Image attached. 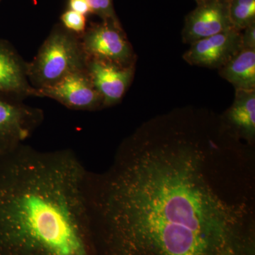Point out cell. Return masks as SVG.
I'll return each instance as SVG.
<instances>
[{"mask_svg":"<svg viewBox=\"0 0 255 255\" xmlns=\"http://www.w3.org/2000/svg\"><path fill=\"white\" fill-rule=\"evenodd\" d=\"M85 179L97 255H255L253 155L214 114L150 119Z\"/></svg>","mask_w":255,"mask_h":255,"instance_id":"1","label":"cell"},{"mask_svg":"<svg viewBox=\"0 0 255 255\" xmlns=\"http://www.w3.org/2000/svg\"><path fill=\"white\" fill-rule=\"evenodd\" d=\"M87 169L70 149L0 153V255H97L85 201Z\"/></svg>","mask_w":255,"mask_h":255,"instance_id":"2","label":"cell"},{"mask_svg":"<svg viewBox=\"0 0 255 255\" xmlns=\"http://www.w3.org/2000/svg\"><path fill=\"white\" fill-rule=\"evenodd\" d=\"M87 61L80 38L72 32L55 29L43 42L34 59L27 63L28 80L37 91L85 70Z\"/></svg>","mask_w":255,"mask_h":255,"instance_id":"3","label":"cell"},{"mask_svg":"<svg viewBox=\"0 0 255 255\" xmlns=\"http://www.w3.org/2000/svg\"><path fill=\"white\" fill-rule=\"evenodd\" d=\"M80 40L87 58L122 66L135 65L136 56L118 21L95 25L84 32Z\"/></svg>","mask_w":255,"mask_h":255,"instance_id":"4","label":"cell"},{"mask_svg":"<svg viewBox=\"0 0 255 255\" xmlns=\"http://www.w3.org/2000/svg\"><path fill=\"white\" fill-rule=\"evenodd\" d=\"M0 93V153L12 150L31 136L43 120L41 110Z\"/></svg>","mask_w":255,"mask_h":255,"instance_id":"5","label":"cell"},{"mask_svg":"<svg viewBox=\"0 0 255 255\" xmlns=\"http://www.w3.org/2000/svg\"><path fill=\"white\" fill-rule=\"evenodd\" d=\"M231 0H199L185 18L182 36L184 43L198 41L233 28L230 16Z\"/></svg>","mask_w":255,"mask_h":255,"instance_id":"6","label":"cell"},{"mask_svg":"<svg viewBox=\"0 0 255 255\" xmlns=\"http://www.w3.org/2000/svg\"><path fill=\"white\" fill-rule=\"evenodd\" d=\"M37 96L56 100L74 110L103 108L102 99L94 87L87 70L67 75L52 86L37 90Z\"/></svg>","mask_w":255,"mask_h":255,"instance_id":"7","label":"cell"},{"mask_svg":"<svg viewBox=\"0 0 255 255\" xmlns=\"http://www.w3.org/2000/svg\"><path fill=\"white\" fill-rule=\"evenodd\" d=\"M242 49L241 31L231 28L193 42L183 58L191 65L219 70Z\"/></svg>","mask_w":255,"mask_h":255,"instance_id":"8","label":"cell"},{"mask_svg":"<svg viewBox=\"0 0 255 255\" xmlns=\"http://www.w3.org/2000/svg\"><path fill=\"white\" fill-rule=\"evenodd\" d=\"M86 70L94 87L102 97L105 108L117 105L123 99L133 79L135 65L122 66L87 58Z\"/></svg>","mask_w":255,"mask_h":255,"instance_id":"9","label":"cell"},{"mask_svg":"<svg viewBox=\"0 0 255 255\" xmlns=\"http://www.w3.org/2000/svg\"><path fill=\"white\" fill-rule=\"evenodd\" d=\"M0 93L7 96H37L28 80L27 63L7 42L0 40Z\"/></svg>","mask_w":255,"mask_h":255,"instance_id":"10","label":"cell"},{"mask_svg":"<svg viewBox=\"0 0 255 255\" xmlns=\"http://www.w3.org/2000/svg\"><path fill=\"white\" fill-rule=\"evenodd\" d=\"M226 129L253 145L255 138V90H236L234 102L221 115Z\"/></svg>","mask_w":255,"mask_h":255,"instance_id":"11","label":"cell"},{"mask_svg":"<svg viewBox=\"0 0 255 255\" xmlns=\"http://www.w3.org/2000/svg\"><path fill=\"white\" fill-rule=\"evenodd\" d=\"M219 72L236 90H255V49L243 48Z\"/></svg>","mask_w":255,"mask_h":255,"instance_id":"12","label":"cell"},{"mask_svg":"<svg viewBox=\"0 0 255 255\" xmlns=\"http://www.w3.org/2000/svg\"><path fill=\"white\" fill-rule=\"evenodd\" d=\"M230 16L233 28L243 31L255 22V0H231Z\"/></svg>","mask_w":255,"mask_h":255,"instance_id":"13","label":"cell"},{"mask_svg":"<svg viewBox=\"0 0 255 255\" xmlns=\"http://www.w3.org/2000/svg\"><path fill=\"white\" fill-rule=\"evenodd\" d=\"M61 21L64 26L72 33H82L86 31V18L85 16L73 10H68L63 13Z\"/></svg>","mask_w":255,"mask_h":255,"instance_id":"14","label":"cell"},{"mask_svg":"<svg viewBox=\"0 0 255 255\" xmlns=\"http://www.w3.org/2000/svg\"><path fill=\"white\" fill-rule=\"evenodd\" d=\"M92 13L100 15L105 21H117L113 9L112 0H87Z\"/></svg>","mask_w":255,"mask_h":255,"instance_id":"15","label":"cell"},{"mask_svg":"<svg viewBox=\"0 0 255 255\" xmlns=\"http://www.w3.org/2000/svg\"><path fill=\"white\" fill-rule=\"evenodd\" d=\"M242 46L246 49H255V22L241 31Z\"/></svg>","mask_w":255,"mask_h":255,"instance_id":"16","label":"cell"},{"mask_svg":"<svg viewBox=\"0 0 255 255\" xmlns=\"http://www.w3.org/2000/svg\"><path fill=\"white\" fill-rule=\"evenodd\" d=\"M69 6L70 10L76 11L84 16L92 13V10L87 0H70Z\"/></svg>","mask_w":255,"mask_h":255,"instance_id":"17","label":"cell"},{"mask_svg":"<svg viewBox=\"0 0 255 255\" xmlns=\"http://www.w3.org/2000/svg\"><path fill=\"white\" fill-rule=\"evenodd\" d=\"M196 1H199V0H196Z\"/></svg>","mask_w":255,"mask_h":255,"instance_id":"18","label":"cell"}]
</instances>
